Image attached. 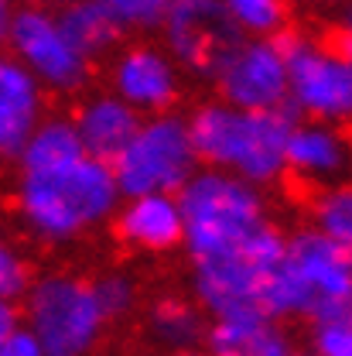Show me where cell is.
Returning <instances> with one entry per match:
<instances>
[{
  "label": "cell",
  "mask_w": 352,
  "mask_h": 356,
  "mask_svg": "<svg viewBox=\"0 0 352 356\" xmlns=\"http://www.w3.org/2000/svg\"><path fill=\"white\" fill-rule=\"evenodd\" d=\"M305 110L287 96L277 110H240L233 103L202 106L188 127L202 161L260 185L287 168V144Z\"/></svg>",
  "instance_id": "6da1fadb"
},
{
  "label": "cell",
  "mask_w": 352,
  "mask_h": 356,
  "mask_svg": "<svg viewBox=\"0 0 352 356\" xmlns=\"http://www.w3.org/2000/svg\"><path fill=\"white\" fill-rule=\"evenodd\" d=\"M120 195L117 168L89 154L62 172H24L17 185L21 216L44 240H69L106 220Z\"/></svg>",
  "instance_id": "7a4b0ae2"
},
{
  "label": "cell",
  "mask_w": 352,
  "mask_h": 356,
  "mask_svg": "<svg viewBox=\"0 0 352 356\" xmlns=\"http://www.w3.org/2000/svg\"><path fill=\"white\" fill-rule=\"evenodd\" d=\"M178 202L185 216V247L195 261L236 254L264 226V199L253 181L226 175L222 168L195 172Z\"/></svg>",
  "instance_id": "3957f363"
},
{
  "label": "cell",
  "mask_w": 352,
  "mask_h": 356,
  "mask_svg": "<svg viewBox=\"0 0 352 356\" xmlns=\"http://www.w3.org/2000/svg\"><path fill=\"white\" fill-rule=\"evenodd\" d=\"M24 315L48 356H89L106 322L96 288L69 274L38 277L24 298Z\"/></svg>",
  "instance_id": "277c9868"
},
{
  "label": "cell",
  "mask_w": 352,
  "mask_h": 356,
  "mask_svg": "<svg viewBox=\"0 0 352 356\" xmlns=\"http://www.w3.org/2000/svg\"><path fill=\"white\" fill-rule=\"evenodd\" d=\"M195 161L202 158L195 151L192 127L165 113L140 124L137 137L124 147L113 168H117L120 192L127 199H137L151 192H181L195 175Z\"/></svg>",
  "instance_id": "5b68a950"
},
{
  "label": "cell",
  "mask_w": 352,
  "mask_h": 356,
  "mask_svg": "<svg viewBox=\"0 0 352 356\" xmlns=\"http://www.w3.org/2000/svg\"><path fill=\"white\" fill-rule=\"evenodd\" d=\"M277 44L287 55L291 96L298 106L318 120H352V62L298 35H277Z\"/></svg>",
  "instance_id": "8992f818"
},
{
  "label": "cell",
  "mask_w": 352,
  "mask_h": 356,
  "mask_svg": "<svg viewBox=\"0 0 352 356\" xmlns=\"http://www.w3.org/2000/svg\"><path fill=\"white\" fill-rule=\"evenodd\" d=\"M168 44L188 69L219 76L226 58L243 42V28L233 21L226 0H175L165 17Z\"/></svg>",
  "instance_id": "52a82bcc"
},
{
  "label": "cell",
  "mask_w": 352,
  "mask_h": 356,
  "mask_svg": "<svg viewBox=\"0 0 352 356\" xmlns=\"http://www.w3.org/2000/svg\"><path fill=\"white\" fill-rule=\"evenodd\" d=\"M277 267L260 264L253 254L236 250L195 261V295L212 318H264L267 284ZM274 318V315H270Z\"/></svg>",
  "instance_id": "ba28073f"
},
{
  "label": "cell",
  "mask_w": 352,
  "mask_h": 356,
  "mask_svg": "<svg viewBox=\"0 0 352 356\" xmlns=\"http://www.w3.org/2000/svg\"><path fill=\"white\" fill-rule=\"evenodd\" d=\"M7 42L44 86L72 92L86 83V55L65 38L58 17H48L38 7H24L10 17Z\"/></svg>",
  "instance_id": "9c48e42d"
},
{
  "label": "cell",
  "mask_w": 352,
  "mask_h": 356,
  "mask_svg": "<svg viewBox=\"0 0 352 356\" xmlns=\"http://www.w3.org/2000/svg\"><path fill=\"white\" fill-rule=\"evenodd\" d=\"M216 79L226 103L240 110H277L291 96L287 55L277 44V38L240 42Z\"/></svg>",
  "instance_id": "30bf717a"
},
{
  "label": "cell",
  "mask_w": 352,
  "mask_h": 356,
  "mask_svg": "<svg viewBox=\"0 0 352 356\" xmlns=\"http://www.w3.org/2000/svg\"><path fill=\"white\" fill-rule=\"evenodd\" d=\"M287 261L315 288V305L325 298H352V247L315 229H301L287 240ZM311 315V312H308Z\"/></svg>",
  "instance_id": "8fae6325"
},
{
  "label": "cell",
  "mask_w": 352,
  "mask_h": 356,
  "mask_svg": "<svg viewBox=\"0 0 352 356\" xmlns=\"http://www.w3.org/2000/svg\"><path fill=\"white\" fill-rule=\"evenodd\" d=\"M38 76L14 58L0 62V151L7 158H21L28 137L38 131Z\"/></svg>",
  "instance_id": "7c38bea8"
},
{
  "label": "cell",
  "mask_w": 352,
  "mask_h": 356,
  "mask_svg": "<svg viewBox=\"0 0 352 356\" xmlns=\"http://www.w3.org/2000/svg\"><path fill=\"white\" fill-rule=\"evenodd\" d=\"M76 124H79L89 158H99V161H110V165L124 154V147L140 131L137 106L127 103L124 96H96V99H89L86 106L79 110Z\"/></svg>",
  "instance_id": "4fadbf2b"
},
{
  "label": "cell",
  "mask_w": 352,
  "mask_h": 356,
  "mask_svg": "<svg viewBox=\"0 0 352 356\" xmlns=\"http://www.w3.org/2000/svg\"><path fill=\"white\" fill-rule=\"evenodd\" d=\"M117 233L147 250H168L178 240H185V216L181 202L171 192H151L127 202V209L117 220Z\"/></svg>",
  "instance_id": "5bb4252c"
},
{
  "label": "cell",
  "mask_w": 352,
  "mask_h": 356,
  "mask_svg": "<svg viewBox=\"0 0 352 356\" xmlns=\"http://www.w3.org/2000/svg\"><path fill=\"white\" fill-rule=\"evenodd\" d=\"M117 92L137 110H165L175 103V72L171 62L151 48H133L117 62Z\"/></svg>",
  "instance_id": "9a60e30c"
},
{
  "label": "cell",
  "mask_w": 352,
  "mask_h": 356,
  "mask_svg": "<svg viewBox=\"0 0 352 356\" xmlns=\"http://www.w3.org/2000/svg\"><path fill=\"white\" fill-rule=\"evenodd\" d=\"M206 353L212 356H291V339L277 318H216L206 332Z\"/></svg>",
  "instance_id": "2e32d148"
},
{
  "label": "cell",
  "mask_w": 352,
  "mask_h": 356,
  "mask_svg": "<svg viewBox=\"0 0 352 356\" xmlns=\"http://www.w3.org/2000/svg\"><path fill=\"white\" fill-rule=\"evenodd\" d=\"M86 158L76 120H44L21 151V172H62Z\"/></svg>",
  "instance_id": "e0dca14e"
},
{
  "label": "cell",
  "mask_w": 352,
  "mask_h": 356,
  "mask_svg": "<svg viewBox=\"0 0 352 356\" xmlns=\"http://www.w3.org/2000/svg\"><path fill=\"white\" fill-rule=\"evenodd\" d=\"M58 24L65 31V38L76 44V51L83 55H99L120 38L124 21L113 14V7L106 0H76L58 14Z\"/></svg>",
  "instance_id": "ac0fdd59"
},
{
  "label": "cell",
  "mask_w": 352,
  "mask_h": 356,
  "mask_svg": "<svg viewBox=\"0 0 352 356\" xmlns=\"http://www.w3.org/2000/svg\"><path fill=\"white\" fill-rule=\"evenodd\" d=\"M287 165L305 178H332L346 165V144L328 127H294Z\"/></svg>",
  "instance_id": "d6986e66"
},
{
  "label": "cell",
  "mask_w": 352,
  "mask_h": 356,
  "mask_svg": "<svg viewBox=\"0 0 352 356\" xmlns=\"http://www.w3.org/2000/svg\"><path fill=\"white\" fill-rule=\"evenodd\" d=\"M151 329L175 353L178 350H192L199 339H206L202 315L192 309V305L178 302V298H165V302L154 305V312H151Z\"/></svg>",
  "instance_id": "ffe728a7"
},
{
  "label": "cell",
  "mask_w": 352,
  "mask_h": 356,
  "mask_svg": "<svg viewBox=\"0 0 352 356\" xmlns=\"http://www.w3.org/2000/svg\"><path fill=\"white\" fill-rule=\"evenodd\" d=\"M315 222L321 233L352 247V185H339L315 202Z\"/></svg>",
  "instance_id": "44dd1931"
},
{
  "label": "cell",
  "mask_w": 352,
  "mask_h": 356,
  "mask_svg": "<svg viewBox=\"0 0 352 356\" xmlns=\"http://www.w3.org/2000/svg\"><path fill=\"white\" fill-rule=\"evenodd\" d=\"M226 7L250 35H274L284 24V0H226Z\"/></svg>",
  "instance_id": "7402d4cb"
},
{
  "label": "cell",
  "mask_w": 352,
  "mask_h": 356,
  "mask_svg": "<svg viewBox=\"0 0 352 356\" xmlns=\"http://www.w3.org/2000/svg\"><path fill=\"white\" fill-rule=\"evenodd\" d=\"M106 3L124 21V28H154L165 24L175 0H106Z\"/></svg>",
  "instance_id": "603a6c76"
},
{
  "label": "cell",
  "mask_w": 352,
  "mask_h": 356,
  "mask_svg": "<svg viewBox=\"0 0 352 356\" xmlns=\"http://www.w3.org/2000/svg\"><path fill=\"white\" fill-rule=\"evenodd\" d=\"M311 350L318 356H352V322H311Z\"/></svg>",
  "instance_id": "cb8c5ba5"
},
{
  "label": "cell",
  "mask_w": 352,
  "mask_h": 356,
  "mask_svg": "<svg viewBox=\"0 0 352 356\" xmlns=\"http://www.w3.org/2000/svg\"><path fill=\"white\" fill-rule=\"evenodd\" d=\"M92 288H96V298H99V305L106 312V318H117V315L131 312V305H133L131 277H124V274H106V277L92 281Z\"/></svg>",
  "instance_id": "d4e9b609"
},
{
  "label": "cell",
  "mask_w": 352,
  "mask_h": 356,
  "mask_svg": "<svg viewBox=\"0 0 352 356\" xmlns=\"http://www.w3.org/2000/svg\"><path fill=\"white\" fill-rule=\"evenodd\" d=\"M28 291H31L28 267L10 247H3L0 250V298L3 302H17V298H28Z\"/></svg>",
  "instance_id": "484cf974"
},
{
  "label": "cell",
  "mask_w": 352,
  "mask_h": 356,
  "mask_svg": "<svg viewBox=\"0 0 352 356\" xmlns=\"http://www.w3.org/2000/svg\"><path fill=\"white\" fill-rule=\"evenodd\" d=\"M0 356H48L42 346V339L35 336L31 325H21L17 332L0 339Z\"/></svg>",
  "instance_id": "4316f807"
},
{
  "label": "cell",
  "mask_w": 352,
  "mask_h": 356,
  "mask_svg": "<svg viewBox=\"0 0 352 356\" xmlns=\"http://www.w3.org/2000/svg\"><path fill=\"white\" fill-rule=\"evenodd\" d=\"M321 44H325L328 51L342 55L346 62H352V31H349V28H342V24H339L335 31H328V35H325V42H321Z\"/></svg>",
  "instance_id": "83f0119b"
},
{
  "label": "cell",
  "mask_w": 352,
  "mask_h": 356,
  "mask_svg": "<svg viewBox=\"0 0 352 356\" xmlns=\"http://www.w3.org/2000/svg\"><path fill=\"white\" fill-rule=\"evenodd\" d=\"M17 329H21V315L14 309V302H3L0 305V339L10 336V332H17Z\"/></svg>",
  "instance_id": "f1b7e54d"
},
{
  "label": "cell",
  "mask_w": 352,
  "mask_h": 356,
  "mask_svg": "<svg viewBox=\"0 0 352 356\" xmlns=\"http://www.w3.org/2000/svg\"><path fill=\"white\" fill-rule=\"evenodd\" d=\"M175 356H212V353H199V350H178Z\"/></svg>",
  "instance_id": "f546056e"
},
{
  "label": "cell",
  "mask_w": 352,
  "mask_h": 356,
  "mask_svg": "<svg viewBox=\"0 0 352 356\" xmlns=\"http://www.w3.org/2000/svg\"><path fill=\"white\" fill-rule=\"evenodd\" d=\"M342 28H349V31H352V7L342 14Z\"/></svg>",
  "instance_id": "4dcf8cb0"
},
{
  "label": "cell",
  "mask_w": 352,
  "mask_h": 356,
  "mask_svg": "<svg viewBox=\"0 0 352 356\" xmlns=\"http://www.w3.org/2000/svg\"><path fill=\"white\" fill-rule=\"evenodd\" d=\"M42 3H76V0H42Z\"/></svg>",
  "instance_id": "1f68e13d"
},
{
  "label": "cell",
  "mask_w": 352,
  "mask_h": 356,
  "mask_svg": "<svg viewBox=\"0 0 352 356\" xmlns=\"http://www.w3.org/2000/svg\"><path fill=\"white\" fill-rule=\"evenodd\" d=\"M291 356H318V353H315V350H311V353H291Z\"/></svg>",
  "instance_id": "d6a6232c"
}]
</instances>
